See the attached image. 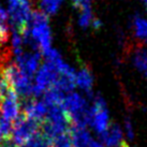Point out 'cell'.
Instances as JSON below:
<instances>
[{"label":"cell","mask_w":147,"mask_h":147,"mask_svg":"<svg viewBox=\"0 0 147 147\" xmlns=\"http://www.w3.org/2000/svg\"><path fill=\"white\" fill-rule=\"evenodd\" d=\"M12 133V123L0 114V141L10 139Z\"/></svg>","instance_id":"obj_17"},{"label":"cell","mask_w":147,"mask_h":147,"mask_svg":"<svg viewBox=\"0 0 147 147\" xmlns=\"http://www.w3.org/2000/svg\"><path fill=\"white\" fill-rule=\"evenodd\" d=\"M63 0H39V5L41 12L45 15H53L57 12Z\"/></svg>","instance_id":"obj_15"},{"label":"cell","mask_w":147,"mask_h":147,"mask_svg":"<svg viewBox=\"0 0 147 147\" xmlns=\"http://www.w3.org/2000/svg\"><path fill=\"white\" fill-rule=\"evenodd\" d=\"M18 98L20 97L11 89L0 103V114L11 123L15 121L20 117L21 103Z\"/></svg>","instance_id":"obj_7"},{"label":"cell","mask_w":147,"mask_h":147,"mask_svg":"<svg viewBox=\"0 0 147 147\" xmlns=\"http://www.w3.org/2000/svg\"><path fill=\"white\" fill-rule=\"evenodd\" d=\"M94 18L96 17H94V15H92V11L90 9V5L81 8V13H80V16H78V25L82 28L86 29L90 27L92 25V22H94Z\"/></svg>","instance_id":"obj_16"},{"label":"cell","mask_w":147,"mask_h":147,"mask_svg":"<svg viewBox=\"0 0 147 147\" xmlns=\"http://www.w3.org/2000/svg\"><path fill=\"white\" fill-rule=\"evenodd\" d=\"M41 53L39 52H23L16 56V62L15 65L18 67V69L23 71L27 75L31 76L34 74H37L40 62H41Z\"/></svg>","instance_id":"obj_6"},{"label":"cell","mask_w":147,"mask_h":147,"mask_svg":"<svg viewBox=\"0 0 147 147\" xmlns=\"http://www.w3.org/2000/svg\"><path fill=\"white\" fill-rule=\"evenodd\" d=\"M70 138L73 147H89L91 143V135L86 129L72 127L70 130Z\"/></svg>","instance_id":"obj_11"},{"label":"cell","mask_w":147,"mask_h":147,"mask_svg":"<svg viewBox=\"0 0 147 147\" xmlns=\"http://www.w3.org/2000/svg\"><path fill=\"white\" fill-rule=\"evenodd\" d=\"M51 143H52V147H73L70 133L58 135L51 141Z\"/></svg>","instance_id":"obj_18"},{"label":"cell","mask_w":147,"mask_h":147,"mask_svg":"<svg viewBox=\"0 0 147 147\" xmlns=\"http://www.w3.org/2000/svg\"><path fill=\"white\" fill-rule=\"evenodd\" d=\"M23 110L24 116L40 123H43L47 114V105L45 104L44 101H39L34 99H28V101L25 103Z\"/></svg>","instance_id":"obj_8"},{"label":"cell","mask_w":147,"mask_h":147,"mask_svg":"<svg viewBox=\"0 0 147 147\" xmlns=\"http://www.w3.org/2000/svg\"><path fill=\"white\" fill-rule=\"evenodd\" d=\"M75 85L84 90L88 96L92 94V86H94V78L88 68H82L75 74Z\"/></svg>","instance_id":"obj_10"},{"label":"cell","mask_w":147,"mask_h":147,"mask_svg":"<svg viewBox=\"0 0 147 147\" xmlns=\"http://www.w3.org/2000/svg\"><path fill=\"white\" fill-rule=\"evenodd\" d=\"M12 89L11 86L9 84L8 80L4 76L2 70L0 71V103L4 99V97L10 92V90Z\"/></svg>","instance_id":"obj_19"},{"label":"cell","mask_w":147,"mask_h":147,"mask_svg":"<svg viewBox=\"0 0 147 147\" xmlns=\"http://www.w3.org/2000/svg\"><path fill=\"white\" fill-rule=\"evenodd\" d=\"M10 58V53L7 49H0V71L8 65V59Z\"/></svg>","instance_id":"obj_20"},{"label":"cell","mask_w":147,"mask_h":147,"mask_svg":"<svg viewBox=\"0 0 147 147\" xmlns=\"http://www.w3.org/2000/svg\"><path fill=\"white\" fill-rule=\"evenodd\" d=\"M125 128H126V132L128 138L130 139H133V135H134V132H133V126H132V123L129 118H126L125 120Z\"/></svg>","instance_id":"obj_21"},{"label":"cell","mask_w":147,"mask_h":147,"mask_svg":"<svg viewBox=\"0 0 147 147\" xmlns=\"http://www.w3.org/2000/svg\"><path fill=\"white\" fill-rule=\"evenodd\" d=\"M62 107L65 109L72 127L86 129V126L89 125L90 106H88L86 99L83 96L70 92L65 96Z\"/></svg>","instance_id":"obj_1"},{"label":"cell","mask_w":147,"mask_h":147,"mask_svg":"<svg viewBox=\"0 0 147 147\" xmlns=\"http://www.w3.org/2000/svg\"><path fill=\"white\" fill-rule=\"evenodd\" d=\"M42 123L34 121L32 119L27 118L22 114L18 118L12 123V133L11 140L20 147L27 143L29 140L39 131H41Z\"/></svg>","instance_id":"obj_4"},{"label":"cell","mask_w":147,"mask_h":147,"mask_svg":"<svg viewBox=\"0 0 147 147\" xmlns=\"http://www.w3.org/2000/svg\"><path fill=\"white\" fill-rule=\"evenodd\" d=\"M9 15L8 11L0 4V49H3V46L9 40Z\"/></svg>","instance_id":"obj_13"},{"label":"cell","mask_w":147,"mask_h":147,"mask_svg":"<svg viewBox=\"0 0 147 147\" xmlns=\"http://www.w3.org/2000/svg\"><path fill=\"white\" fill-rule=\"evenodd\" d=\"M5 78L15 94L23 99H29L33 96L34 83L32 78L18 69L15 63H8L2 69Z\"/></svg>","instance_id":"obj_2"},{"label":"cell","mask_w":147,"mask_h":147,"mask_svg":"<svg viewBox=\"0 0 147 147\" xmlns=\"http://www.w3.org/2000/svg\"><path fill=\"white\" fill-rule=\"evenodd\" d=\"M132 29L138 40L147 41V20L139 15L134 16L132 20Z\"/></svg>","instance_id":"obj_14"},{"label":"cell","mask_w":147,"mask_h":147,"mask_svg":"<svg viewBox=\"0 0 147 147\" xmlns=\"http://www.w3.org/2000/svg\"><path fill=\"white\" fill-rule=\"evenodd\" d=\"M0 147H18V146H17L16 144L11 140V138H10V139L0 141Z\"/></svg>","instance_id":"obj_22"},{"label":"cell","mask_w":147,"mask_h":147,"mask_svg":"<svg viewBox=\"0 0 147 147\" xmlns=\"http://www.w3.org/2000/svg\"><path fill=\"white\" fill-rule=\"evenodd\" d=\"M132 62L136 69L147 78V49L138 46L132 52Z\"/></svg>","instance_id":"obj_12"},{"label":"cell","mask_w":147,"mask_h":147,"mask_svg":"<svg viewBox=\"0 0 147 147\" xmlns=\"http://www.w3.org/2000/svg\"><path fill=\"white\" fill-rule=\"evenodd\" d=\"M9 22L14 32L22 33L28 25L32 14L30 0L10 1L8 7Z\"/></svg>","instance_id":"obj_3"},{"label":"cell","mask_w":147,"mask_h":147,"mask_svg":"<svg viewBox=\"0 0 147 147\" xmlns=\"http://www.w3.org/2000/svg\"><path fill=\"white\" fill-rule=\"evenodd\" d=\"M123 130L116 123H111L110 127L100 134V142L105 147H120L125 143Z\"/></svg>","instance_id":"obj_9"},{"label":"cell","mask_w":147,"mask_h":147,"mask_svg":"<svg viewBox=\"0 0 147 147\" xmlns=\"http://www.w3.org/2000/svg\"><path fill=\"white\" fill-rule=\"evenodd\" d=\"M90 1L91 0H72L76 7L78 8H83V7H87V5H90Z\"/></svg>","instance_id":"obj_23"},{"label":"cell","mask_w":147,"mask_h":147,"mask_svg":"<svg viewBox=\"0 0 147 147\" xmlns=\"http://www.w3.org/2000/svg\"><path fill=\"white\" fill-rule=\"evenodd\" d=\"M89 125L97 133L101 134L110 127V115L104 99L100 94L94 97V103L90 106Z\"/></svg>","instance_id":"obj_5"},{"label":"cell","mask_w":147,"mask_h":147,"mask_svg":"<svg viewBox=\"0 0 147 147\" xmlns=\"http://www.w3.org/2000/svg\"><path fill=\"white\" fill-rule=\"evenodd\" d=\"M144 2V4H145V7H146V10H147V0H142Z\"/></svg>","instance_id":"obj_25"},{"label":"cell","mask_w":147,"mask_h":147,"mask_svg":"<svg viewBox=\"0 0 147 147\" xmlns=\"http://www.w3.org/2000/svg\"><path fill=\"white\" fill-rule=\"evenodd\" d=\"M89 147H105L103 145L100 141H96V140H92L91 141V143H90Z\"/></svg>","instance_id":"obj_24"},{"label":"cell","mask_w":147,"mask_h":147,"mask_svg":"<svg viewBox=\"0 0 147 147\" xmlns=\"http://www.w3.org/2000/svg\"><path fill=\"white\" fill-rule=\"evenodd\" d=\"M10 1H14V0H9V2H10Z\"/></svg>","instance_id":"obj_26"}]
</instances>
